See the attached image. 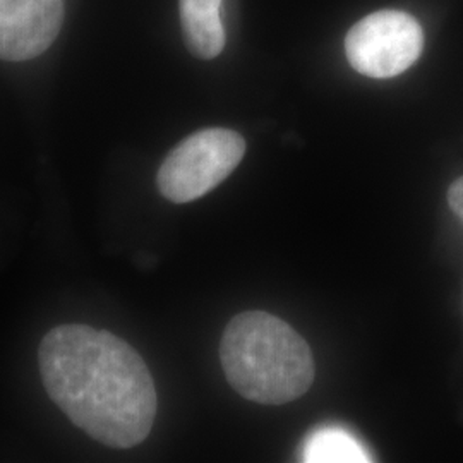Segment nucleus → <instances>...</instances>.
<instances>
[{
  "instance_id": "8",
  "label": "nucleus",
  "mask_w": 463,
  "mask_h": 463,
  "mask_svg": "<svg viewBox=\"0 0 463 463\" xmlns=\"http://www.w3.org/2000/svg\"><path fill=\"white\" fill-rule=\"evenodd\" d=\"M448 204L451 212L463 222V177L457 179L448 189Z\"/></svg>"
},
{
  "instance_id": "4",
  "label": "nucleus",
  "mask_w": 463,
  "mask_h": 463,
  "mask_svg": "<svg viewBox=\"0 0 463 463\" xmlns=\"http://www.w3.org/2000/svg\"><path fill=\"white\" fill-rule=\"evenodd\" d=\"M424 49V32L403 11H378L354 24L345 38L348 62L367 78H395L414 66Z\"/></svg>"
},
{
  "instance_id": "2",
  "label": "nucleus",
  "mask_w": 463,
  "mask_h": 463,
  "mask_svg": "<svg viewBox=\"0 0 463 463\" xmlns=\"http://www.w3.org/2000/svg\"><path fill=\"white\" fill-rule=\"evenodd\" d=\"M220 359L232 388L263 405L294 402L315 381V359L306 340L283 319L263 311L232 317Z\"/></svg>"
},
{
  "instance_id": "1",
  "label": "nucleus",
  "mask_w": 463,
  "mask_h": 463,
  "mask_svg": "<svg viewBox=\"0 0 463 463\" xmlns=\"http://www.w3.org/2000/svg\"><path fill=\"white\" fill-rule=\"evenodd\" d=\"M50 400L105 447L126 449L148 438L156 390L148 365L128 342L86 325H61L38 348Z\"/></svg>"
},
{
  "instance_id": "3",
  "label": "nucleus",
  "mask_w": 463,
  "mask_h": 463,
  "mask_svg": "<svg viewBox=\"0 0 463 463\" xmlns=\"http://www.w3.org/2000/svg\"><path fill=\"white\" fill-rule=\"evenodd\" d=\"M244 155L241 134L223 128L201 129L166 155L156 174L158 191L175 204L196 201L223 183Z\"/></svg>"
},
{
  "instance_id": "5",
  "label": "nucleus",
  "mask_w": 463,
  "mask_h": 463,
  "mask_svg": "<svg viewBox=\"0 0 463 463\" xmlns=\"http://www.w3.org/2000/svg\"><path fill=\"white\" fill-rule=\"evenodd\" d=\"M64 23V0H0V61H32L50 49Z\"/></svg>"
},
{
  "instance_id": "6",
  "label": "nucleus",
  "mask_w": 463,
  "mask_h": 463,
  "mask_svg": "<svg viewBox=\"0 0 463 463\" xmlns=\"http://www.w3.org/2000/svg\"><path fill=\"white\" fill-rule=\"evenodd\" d=\"M223 0H179L185 45L203 61L215 59L225 49V30L220 19Z\"/></svg>"
},
{
  "instance_id": "7",
  "label": "nucleus",
  "mask_w": 463,
  "mask_h": 463,
  "mask_svg": "<svg viewBox=\"0 0 463 463\" xmlns=\"http://www.w3.org/2000/svg\"><path fill=\"white\" fill-rule=\"evenodd\" d=\"M304 462H371L363 445L345 430L321 428L315 430L302 449Z\"/></svg>"
}]
</instances>
